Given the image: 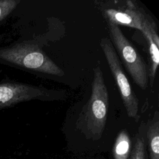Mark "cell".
Instances as JSON below:
<instances>
[{
	"label": "cell",
	"instance_id": "obj_1",
	"mask_svg": "<svg viewBox=\"0 0 159 159\" xmlns=\"http://www.w3.org/2000/svg\"><path fill=\"white\" fill-rule=\"evenodd\" d=\"M0 63L21 70L63 76L64 71L32 40L0 46Z\"/></svg>",
	"mask_w": 159,
	"mask_h": 159
},
{
	"label": "cell",
	"instance_id": "obj_2",
	"mask_svg": "<svg viewBox=\"0 0 159 159\" xmlns=\"http://www.w3.org/2000/svg\"><path fill=\"white\" fill-rule=\"evenodd\" d=\"M91 94L83 108L76 125L94 138L101 136L106 126L109 95L100 66L94 69Z\"/></svg>",
	"mask_w": 159,
	"mask_h": 159
},
{
	"label": "cell",
	"instance_id": "obj_3",
	"mask_svg": "<svg viewBox=\"0 0 159 159\" xmlns=\"http://www.w3.org/2000/svg\"><path fill=\"white\" fill-rule=\"evenodd\" d=\"M111 41L135 83L142 89L148 86L147 65L136 48L125 37L119 26L108 23Z\"/></svg>",
	"mask_w": 159,
	"mask_h": 159
},
{
	"label": "cell",
	"instance_id": "obj_4",
	"mask_svg": "<svg viewBox=\"0 0 159 159\" xmlns=\"http://www.w3.org/2000/svg\"><path fill=\"white\" fill-rule=\"evenodd\" d=\"M64 96V92L32 84L11 81L0 82V110L32 99L51 101L59 99Z\"/></svg>",
	"mask_w": 159,
	"mask_h": 159
},
{
	"label": "cell",
	"instance_id": "obj_5",
	"mask_svg": "<svg viewBox=\"0 0 159 159\" xmlns=\"http://www.w3.org/2000/svg\"><path fill=\"white\" fill-rule=\"evenodd\" d=\"M100 46L117 85L127 116L137 120L139 117V99L124 72L113 44L108 38L104 37L100 42Z\"/></svg>",
	"mask_w": 159,
	"mask_h": 159
},
{
	"label": "cell",
	"instance_id": "obj_6",
	"mask_svg": "<svg viewBox=\"0 0 159 159\" xmlns=\"http://www.w3.org/2000/svg\"><path fill=\"white\" fill-rule=\"evenodd\" d=\"M104 15L108 23L115 25H124L132 27L140 31L148 17L140 11L135 9L133 4L124 10L106 9Z\"/></svg>",
	"mask_w": 159,
	"mask_h": 159
},
{
	"label": "cell",
	"instance_id": "obj_7",
	"mask_svg": "<svg viewBox=\"0 0 159 159\" xmlns=\"http://www.w3.org/2000/svg\"><path fill=\"white\" fill-rule=\"evenodd\" d=\"M141 32L145 37L148 46L150 56L149 78L152 86L155 78L159 63V37L155 22L148 17Z\"/></svg>",
	"mask_w": 159,
	"mask_h": 159
},
{
	"label": "cell",
	"instance_id": "obj_8",
	"mask_svg": "<svg viewBox=\"0 0 159 159\" xmlns=\"http://www.w3.org/2000/svg\"><path fill=\"white\" fill-rule=\"evenodd\" d=\"M150 159H159V121L158 117L150 121L146 127L144 138Z\"/></svg>",
	"mask_w": 159,
	"mask_h": 159
},
{
	"label": "cell",
	"instance_id": "obj_9",
	"mask_svg": "<svg viewBox=\"0 0 159 159\" xmlns=\"http://www.w3.org/2000/svg\"><path fill=\"white\" fill-rule=\"evenodd\" d=\"M131 140L126 130H121L116 139L113 148L114 159H128L130 153Z\"/></svg>",
	"mask_w": 159,
	"mask_h": 159
},
{
	"label": "cell",
	"instance_id": "obj_10",
	"mask_svg": "<svg viewBox=\"0 0 159 159\" xmlns=\"http://www.w3.org/2000/svg\"><path fill=\"white\" fill-rule=\"evenodd\" d=\"M128 159H148V154L145 139L142 136H137L133 149Z\"/></svg>",
	"mask_w": 159,
	"mask_h": 159
},
{
	"label": "cell",
	"instance_id": "obj_11",
	"mask_svg": "<svg viewBox=\"0 0 159 159\" xmlns=\"http://www.w3.org/2000/svg\"><path fill=\"white\" fill-rule=\"evenodd\" d=\"M20 0H0V24L14 12Z\"/></svg>",
	"mask_w": 159,
	"mask_h": 159
}]
</instances>
